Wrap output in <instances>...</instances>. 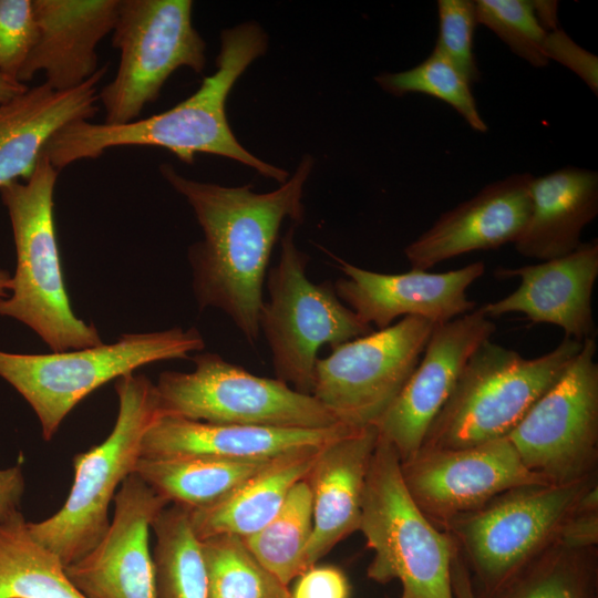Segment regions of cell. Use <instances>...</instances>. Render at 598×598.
<instances>
[{
    "label": "cell",
    "instance_id": "1",
    "mask_svg": "<svg viewBox=\"0 0 598 598\" xmlns=\"http://www.w3.org/2000/svg\"><path fill=\"white\" fill-rule=\"evenodd\" d=\"M313 167L306 155L290 179L268 193L251 185L227 187L181 175L164 163V179L192 207L204 238L188 248L198 308L221 310L248 343L259 339L267 267L285 219L305 218L303 186Z\"/></svg>",
    "mask_w": 598,
    "mask_h": 598
},
{
    "label": "cell",
    "instance_id": "2",
    "mask_svg": "<svg viewBox=\"0 0 598 598\" xmlns=\"http://www.w3.org/2000/svg\"><path fill=\"white\" fill-rule=\"evenodd\" d=\"M267 47V34L256 22L226 29L220 34L216 71L205 76L189 97L167 111L124 124L72 122L49 140L42 153L59 172L122 146L166 148L186 164H193L197 153H206L231 158L283 184L288 172L248 152L231 132L226 115L235 82Z\"/></svg>",
    "mask_w": 598,
    "mask_h": 598
},
{
    "label": "cell",
    "instance_id": "3",
    "mask_svg": "<svg viewBox=\"0 0 598 598\" xmlns=\"http://www.w3.org/2000/svg\"><path fill=\"white\" fill-rule=\"evenodd\" d=\"M59 173L41 153L29 178L0 188L17 254L10 295L0 300V316L32 329L51 352L104 343L96 327L73 312L65 287L53 213Z\"/></svg>",
    "mask_w": 598,
    "mask_h": 598
},
{
    "label": "cell",
    "instance_id": "4",
    "mask_svg": "<svg viewBox=\"0 0 598 598\" xmlns=\"http://www.w3.org/2000/svg\"><path fill=\"white\" fill-rule=\"evenodd\" d=\"M118 412L113 430L99 445L73 458L74 477L63 506L41 522L27 523L33 539L64 566L86 555L105 535L116 488L135 472L142 441L161 416L155 384L144 374L115 381Z\"/></svg>",
    "mask_w": 598,
    "mask_h": 598
},
{
    "label": "cell",
    "instance_id": "5",
    "mask_svg": "<svg viewBox=\"0 0 598 598\" xmlns=\"http://www.w3.org/2000/svg\"><path fill=\"white\" fill-rule=\"evenodd\" d=\"M582 342L565 337L555 349L527 359L491 339L484 341L465 363L421 447L462 448L507 437Z\"/></svg>",
    "mask_w": 598,
    "mask_h": 598
},
{
    "label": "cell",
    "instance_id": "6",
    "mask_svg": "<svg viewBox=\"0 0 598 598\" xmlns=\"http://www.w3.org/2000/svg\"><path fill=\"white\" fill-rule=\"evenodd\" d=\"M359 530L373 550L369 579L399 580L400 598H454L451 568L458 546L417 507L395 448L381 436L365 480Z\"/></svg>",
    "mask_w": 598,
    "mask_h": 598
},
{
    "label": "cell",
    "instance_id": "7",
    "mask_svg": "<svg viewBox=\"0 0 598 598\" xmlns=\"http://www.w3.org/2000/svg\"><path fill=\"white\" fill-rule=\"evenodd\" d=\"M204 349V338L195 327L124 333L112 343L62 352L0 351V377L29 403L43 439L51 441L66 415L100 386L143 365L187 360Z\"/></svg>",
    "mask_w": 598,
    "mask_h": 598
},
{
    "label": "cell",
    "instance_id": "8",
    "mask_svg": "<svg viewBox=\"0 0 598 598\" xmlns=\"http://www.w3.org/2000/svg\"><path fill=\"white\" fill-rule=\"evenodd\" d=\"M295 226L283 234L279 259L268 271L259 331L269 346L276 378L311 395L319 349L367 336L374 328L341 301L332 282L315 283L307 277L309 257L295 244Z\"/></svg>",
    "mask_w": 598,
    "mask_h": 598
},
{
    "label": "cell",
    "instance_id": "9",
    "mask_svg": "<svg viewBox=\"0 0 598 598\" xmlns=\"http://www.w3.org/2000/svg\"><path fill=\"white\" fill-rule=\"evenodd\" d=\"M597 474L570 484L512 488L445 527L455 539L476 592L501 586L556 543L560 527Z\"/></svg>",
    "mask_w": 598,
    "mask_h": 598
},
{
    "label": "cell",
    "instance_id": "10",
    "mask_svg": "<svg viewBox=\"0 0 598 598\" xmlns=\"http://www.w3.org/2000/svg\"><path fill=\"white\" fill-rule=\"evenodd\" d=\"M190 360L195 369L189 373L159 374L155 388L161 416L291 429L340 424L315 396L277 378L251 374L213 352H199Z\"/></svg>",
    "mask_w": 598,
    "mask_h": 598
},
{
    "label": "cell",
    "instance_id": "11",
    "mask_svg": "<svg viewBox=\"0 0 598 598\" xmlns=\"http://www.w3.org/2000/svg\"><path fill=\"white\" fill-rule=\"evenodd\" d=\"M190 0H120L112 44L117 71L99 94L105 124L138 118L178 69L202 73L206 43L193 25Z\"/></svg>",
    "mask_w": 598,
    "mask_h": 598
},
{
    "label": "cell",
    "instance_id": "12",
    "mask_svg": "<svg viewBox=\"0 0 598 598\" xmlns=\"http://www.w3.org/2000/svg\"><path fill=\"white\" fill-rule=\"evenodd\" d=\"M595 338L534 403L507 439L522 463L549 484L597 474L598 363Z\"/></svg>",
    "mask_w": 598,
    "mask_h": 598
},
{
    "label": "cell",
    "instance_id": "13",
    "mask_svg": "<svg viewBox=\"0 0 598 598\" xmlns=\"http://www.w3.org/2000/svg\"><path fill=\"white\" fill-rule=\"evenodd\" d=\"M435 324L421 317L331 348L318 359L312 396L344 425H374L403 389Z\"/></svg>",
    "mask_w": 598,
    "mask_h": 598
},
{
    "label": "cell",
    "instance_id": "14",
    "mask_svg": "<svg viewBox=\"0 0 598 598\" xmlns=\"http://www.w3.org/2000/svg\"><path fill=\"white\" fill-rule=\"evenodd\" d=\"M411 497L439 529L512 488L549 484L530 472L507 437L462 448L421 447L401 462Z\"/></svg>",
    "mask_w": 598,
    "mask_h": 598
},
{
    "label": "cell",
    "instance_id": "15",
    "mask_svg": "<svg viewBox=\"0 0 598 598\" xmlns=\"http://www.w3.org/2000/svg\"><path fill=\"white\" fill-rule=\"evenodd\" d=\"M496 330L480 308L435 324L423 357L401 392L375 422L379 436L395 448L400 461L421 448L430 425L448 400L472 353Z\"/></svg>",
    "mask_w": 598,
    "mask_h": 598
},
{
    "label": "cell",
    "instance_id": "16",
    "mask_svg": "<svg viewBox=\"0 0 598 598\" xmlns=\"http://www.w3.org/2000/svg\"><path fill=\"white\" fill-rule=\"evenodd\" d=\"M110 526L86 555L65 566V574L86 598H156L150 532L169 503L136 473L114 496Z\"/></svg>",
    "mask_w": 598,
    "mask_h": 598
},
{
    "label": "cell",
    "instance_id": "17",
    "mask_svg": "<svg viewBox=\"0 0 598 598\" xmlns=\"http://www.w3.org/2000/svg\"><path fill=\"white\" fill-rule=\"evenodd\" d=\"M331 257L346 275L333 283L338 297L363 323L379 330L399 317L442 324L473 311L475 302L466 290L485 271L483 261H474L439 274L416 269L382 274Z\"/></svg>",
    "mask_w": 598,
    "mask_h": 598
},
{
    "label": "cell",
    "instance_id": "18",
    "mask_svg": "<svg viewBox=\"0 0 598 598\" xmlns=\"http://www.w3.org/2000/svg\"><path fill=\"white\" fill-rule=\"evenodd\" d=\"M533 178L530 173L512 174L443 213L404 248L411 269L427 271L467 252L514 244L530 213Z\"/></svg>",
    "mask_w": 598,
    "mask_h": 598
},
{
    "label": "cell",
    "instance_id": "19",
    "mask_svg": "<svg viewBox=\"0 0 598 598\" xmlns=\"http://www.w3.org/2000/svg\"><path fill=\"white\" fill-rule=\"evenodd\" d=\"M498 279L520 282L508 296L480 307L487 318L520 312L534 323L560 327L566 338H595L592 291L598 277V241L581 243L568 255L518 268L499 267Z\"/></svg>",
    "mask_w": 598,
    "mask_h": 598
},
{
    "label": "cell",
    "instance_id": "20",
    "mask_svg": "<svg viewBox=\"0 0 598 598\" xmlns=\"http://www.w3.org/2000/svg\"><path fill=\"white\" fill-rule=\"evenodd\" d=\"M354 427L291 429L216 424L159 416L145 433L141 457H210L227 462H269L299 451L320 448Z\"/></svg>",
    "mask_w": 598,
    "mask_h": 598
},
{
    "label": "cell",
    "instance_id": "21",
    "mask_svg": "<svg viewBox=\"0 0 598 598\" xmlns=\"http://www.w3.org/2000/svg\"><path fill=\"white\" fill-rule=\"evenodd\" d=\"M37 41L18 81L38 72L55 91L75 89L97 70V44L113 31L120 0H32Z\"/></svg>",
    "mask_w": 598,
    "mask_h": 598
},
{
    "label": "cell",
    "instance_id": "22",
    "mask_svg": "<svg viewBox=\"0 0 598 598\" xmlns=\"http://www.w3.org/2000/svg\"><path fill=\"white\" fill-rule=\"evenodd\" d=\"M378 436L374 425L354 429L319 450L306 476L313 517L306 569L359 530L364 485Z\"/></svg>",
    "mask_w": 598,
    "mask_h": 598
},
{
    "label": "cell",
    "instance_id": "23",
    "mask_svg": "<svg viewBox=\"0 0 598 598\" xmlns=\"http://www.w3.org/2000/svg\"><path fill=\"white\" fill-rule=\"evenodd\" d=\"M106 70V65L101 66L72 90L55 91L43 82L0 103V188L29 178L59 130L75 121H90L97 113V84Z\"/></svg>",
    "mask_w": 598,
    "mask_h": 598
},
{
    "label": "cell",
    "instance_id": "24",
    "mask_svg": "<svg viewBox=\"0 0 598 598\" xmlns=\"http://www.w3.org/2000/svg\"><path fill=\"white\" fill-rule=\"evenodd\" d=\"M530 197L526 226L514 243L517 252L540 261L568 255L598 214V173L566 166L534 176Z\"/></svg>",
    "mask_w": 598,
    "mask_h": 598
},
{
    "label": "cell",
    "instance_id": "25",
    "mask_svg": "<svg viewBox=\"0 0 598 598\" xmlns=\"http://www.w3.org/2000/svg\"><path fill=\"white\" fill-rule=\"evenodd\" d=\"M320 448L276 458L224 498L189 509L197 538L224 534L247 538L259 532L279 512L292 486L306 478Z\"/></svg>",
    "mask_w": 598,
    "mask_h": 598
},
{
    "label": "cell",
    "instance_id": "26",
    "mask_svg": "<svg viewBox=\"0 0 598 598\" xmlns=\"http://www.w3.org/2000/svg\"><path fill=\"white\" fill-rule=\"evenodd\" d=\"M271 462L238 463L199 456L141 457L134 473L169 504L197 509L224 498Z\"/></svg>",
    "mask_w": 598,
    "mask_h": 598
},
{
    "label": "cell",
    "instance_id": "27",
    "mask_svg": "<svg viewBox=\"0 0 598 598\" xmlns=\"http://www.w3.org/2000/svg\"><path fill=\"white\" fill-rule=\"evenodd\" d=\"M21 512L0 522V598H86L65 566L32 538Z\"/></svg>",
    "mask_w": 598,
    "mask_h": 598
},
{
    "label": "cell",
    "instance_id": "28",
    "mask_svg": "<svg viewBox=\"0 0 598 598\" xmlns=\"http://www.w3.org/2000/svg\"><path fill=\"white\" fill-rule=\"evenodd\" d=\"M475 598H598L597 547L554 543L501 586Z\"/></svg>",
    "mask_w": 598,
    "mask_h": 598
},
{
    "label": "cell",
    "instance_id": "29",
    "mask_svg": "<svg viewBox=\"0 0 598 598\" xmlns=\"http://www.w3.org/2000/svg\"><path fill=\"white\" fill-rule=\"evenodd\" d=\"M152 530L156 539L152 550L156 598H208L200 540L192 527L189 509L166 506Z\"/></svg>",
    "mask_w": 598,
    "mask_h": 598
},
{
    "label": "cell",
    "instance_id": "30",
    "mask_svg": "<svg viewBox=\"0 0 598 598\" xmlns=\"http://www.w3.org/2000/svg\"><path fill=\"white\" fill-rule=\"evenodd\" d=\"M312 526V494L303 478L292 486L276 516L259 532L243 539L258 561L289 586L306 570L305 555Z\"/></svg>",
    "mask_w": 598,
    "mask_h": 598
},
{
    "label": "cell",
    "instance_id": "31",
    "mask_svg": "<svg viewBox=\"0 0 598 598\" xmlns=\"http://www.w3.org/2000/svg\"><path fill=\"white\" fill-rule=\"evenodd\" d=\"M200 546L208 598H290L288 586L258 561L243 538L215 535Z\"/></svg>",
    "mask_w": 598,
    "mask_h": 598
},
{
    "label": "cell",
    "instance_id": "32",
    "mask_svg": "<svg viewBox=\"0 0 598 598\" xmlns=\"http://www.w3.org/2000/svg\"><path fill=\"white\" fill-rule=\"evenodd\" d=\"M374 80L382 90L395 96L421 93L436 97L453 107L472 130L480 133L488 130L478 112L471 82L435 50L409 70L381 73Z\"/></svg>",
    "mask_w": 598,
    "mask_h": 598
},
{
    "label": "cell",
    "instance_id": "33",
    "mask_svg": "<svg viewBox=\"0 0 598 598\" xmlns=\"http://www.w3.org/2000/svg\"><path fill=\"white\" fill-rule=\"evenodd\" d=\"M477 23L492 30L516 55L535 68L548 60L543 52L547 31L532 0H476Z\"/></svg>",
    "mask_w": 598,
    "mask_h": 598
},
{
    "label": "cell",
    "instance_id": "34",
    "mask_svg": "<svg viewBox=\"0 0 598 598\" xmlns=\"http://www.w3.org/2000/svg\"><path fill=\"white\" fill-rule=\"evenodd\" d=\"M439 35L435 51L447 58L471 82L480 79L473 52L476 6L472 0H439Z\"/></svg>",
    "mask_w": 598,
    "mask_h": 598
},
{
    "label": "cell",
    "instance_id": "35",
    "mask_svg": "<svg viewBox=\"0 0 598 598\" xmlns=\"http://www.w3.org/2000/svg\"><path fill=\"white\" fill-rule=\"evenodd\" d=\"M32 0H0V73L18 76L37 41Z\"/></svg>",
    "mask_w": 598,
    "mask_h": 598
},
{
    "label": "cell",
    "instance_id": "36",
    "mask_svg": "<svg viewBox=\"0 0 598 598\" xmlns=\"http://www.w3.org/2000/svg\"><path fill=\"white\" fill-rule=\"evenodd\" d=\"M556 543L574 549L597 547L598 544V480L580 495L565 518Z\"/></svg>",
    "mask_w": 598,
    "mask_h": 598
},
{
    "label": "cell",
    "instance_id": "37",
    "mask_svg": "<svg viewBox=\"0 0 598 598\" xmlns=\"http://www.w3.org/2000/svg\"><path fill=\"white\" fill-rule=\"evenodd\" d=\"M543 52L545 58L554 60L571 70L591 90L598 94V58L578 45L565 31L557 28L546 33Z\"/></svg>",
    "mask_w": 598,
    "mask_h": 598
},
{
    "label": "cell",
    "instance_id": "38",
    "mask_svg": "<svg viewBox=\"0 0 598 598\" xmlns=\"http://www.w3.org/2000/svg\"><path fill=\"white\" fill-rule=\"evenodd\" d=\"M290 598H349L350 584L344 573L331 565L306 569L297 578Z\"/></svg>",
    "mask_w": 598,
    "mask_h": 598
},
{
    "label": "cell",
    "instance_id": "39",
    "mask_svg": "<svg viewBox=\"0 0 598 598\" xmlns=\"http://www.w3.org/2000/svg\"><path fill=\"white\" fill-rule=\"evenodd\" d=\"M25 481L21 465L0 470V522L20 512Z\"/></svg>",
    "mask_w": 598,
    "mask_h": 598
},
{
    "label": "cell",
    "instance_id": "40",
    "mask_svg": "<svg viewBox=\"0 0 598 598\" xmlns=\"http://www.w3.org/2000/svg\"><path fill=\"white\" fill-rule=\"evenodd\" d=\"M451 581L454 598H475L471 574L460 549L452 561Z\"/></svg>",
    "mask_w": 598,
    "mask_h": 598
},
{
    "label": "cell",
    "instance_id": "41",
    "mask_svg": "<svg viewBox=\"0 0 598 598\" xmlns=\"http://www.w3.org/2000/svg\"><path fill=\"white\" fill-rule=\"evenodd\" d=\"M27 90V84L10 80L0 73V103L10 101Z\"/></svg>",
    "mask_w": 598,
    "mask_h": 598
},
{
    "label": "cell",
    "instance_id": "42",
    "mask_svg": "<svg viewBox=\"0 0 598 598\" xmlns=\"http://www.w3.org/2000/svg\"><path fill=\"white\" fill-rule=\"evenodd\" d=\"M11 286L12 276L8 270L0 269V300L9 297Z\"/></svg>",
    "mask_w": 598,
    "mask_h": 598
}]
</instances>
